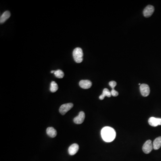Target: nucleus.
<instances>
[{
    "label": "nucleus",
    "instance_id": "obj_3",
    "mask_svg": "<svg viewBox=\"0 0 161 161\" xmlns=\"http://www.w3.org/2000/svg\"><path fill=\"white\" fill-rule=\"evenodd\" d=\"M73 107L74 104L72 103H68L62 105L59 109L60 112L62 115H64Z\"/></svg>",
    "mask_w": 161,
    "mask_h": 161
},
{
    "label": "nucleus",
    "instance_id": "obj_16",
    "mask_svg": "<svg viewBox=\"0 0 161 161\" xmlns=\"http://www.w3.org/2000/svg\"><path fill=\"white\" fill-rule=\"evenodd\" d=\"M54 74L56 78H62L64 76V73L63 72L60 70L55 71Z\"/></svg>",
    "mask_w": 161,
    "mask_h": 161
},
{
    "label": "nucleus",
    "instance_id": "obj_15",
    "mask_svg": "<svg viewBox=\"0 0 161 161\" xmlns=\"http://www.w3.org/2000/svg\"><path fill=\"white\" fill-rule=\"evenodd\" d=\"M58 89V86L57 83L54 81L51 82V83L50 88L51 92L52 93L55 92L57 91Z\"/></svg>",
    "mask_w": 161,
    "mask_h": 161
},
{
    "label": "nucleus",
    "instance_id": "obj_2",
    "mask_svg": "<svg viewBox=\"0 0 161 161\" xmlns=\"http://www.w3.org/2000/svg\"><path fill=\"white\" fill-rule=\"evenodd\" d=\"M72 55L74 60L77 63H80L83 61V50L80 47L75 48L72 52Z\"/></svg>",
    "mask_w": 161,
    "mask_h": 161
},
{
    "label": "nucleus",
    "instance_id": "obj_5",
    "mask_svg": "<svg viewBox=\"0 0 161 161\" xmlns=\"http://www.w3.org/2000/svg\"><path fill=\"white\" fill-rule=\"evenodd\" d=\"M140 92L143 96L147 97L150 94V88L146 84H141L140 87Z\"/></svg>",
    "mask_w": 161,
    "mask_h": 161
},
{
    "label": "nucleus",
    "instance_id": "obj_4",
    "mask_svg": "<svg viewBox=\"0 0 161 161\" xmlns=\"http://www.w3.org/2000/svg\"><path fill=\"white\" fill-rule=\"evenodd\" d=\"M153 145L152 143V141L151 140H148L146 141V142L144 143L143 145V147H142V150L143 152L146 154H148L153 150Z\"/></svg>",
    "mask_w": 161,
    "mask_h": 161
},
{
    "label": "nucleus",
    "instance_id": "obj_18",
    "mask_svg": "<svg viewBox=\"0 0 161 161\" xmlns=\"http://www.w3.org/2000/svg\"><path fill=\"white\" fill-rule=\"evenodd\" d=\"M112 95L114 97H116L119 95L118 92L115 90V89H112L111 91Z\"/></svg>",
    "mask_w": 161,
    "mask_h": 161
},
{
    "label": "nucleus",
    "instance_id": "obj_14",
    "mask_svg": "<svg viewBox=\"0 0 161 161\" xmlns=\"http://www.w3.org/2000/svg\"><path fill=\"white\" fill-rule=\"evenodd\" d=\"M112 96L111 92L110 91H109L108 89L107 88L104 89L103 90V93L102 95H101L99 96V99L100 100H103L104 99L105 97L107 96L108 97H111Z\"/></svg>",
    "mask_w": 161,
    "mask_h": 161
},
{
    "label": "nucleus",
    "instance_id": "obj_9",
    "mask_svg": "<svg viewBox=\"0 0 161 161\" xmlns=\"http://www.w3.org/2000/svg\"><path fill=\"white\" fill-rule=\"evenodd\" d=\"M80 87L84 89H88L90 88L92 86V83L90 80H83L79 82Z\"/></svg>",
    "mask_w": 161,
    "mask_h": 161
},
{
    "label": "nucleus",
    "instance_id": "obj_13",
    "mask_svg": "<svg viewBox=\"0 0 161 161\" xmlns=\"http://www.w3.org/2000/svg\"><path fill=\"white\" fill-rule=\"evenodd\" d=\"M10 16V13L9 11H6L4 12L0 18V23L2 24L5 22L6 20L9 18Z\"/></svg>",
    "mask_w": 161,
    "mask_h": 161
},
{
    "label": "nucleus",
    "instance_id": "obj_7",
    "mask_svg": "<svg viewBox=\"0 0 161 161\" xmlns=\"http://www.w3.org/2000/svg\"><path fill=\"white\" fill-rule=\"evenodd\" d=\"M149 124L153 127H157L161 125V118H157L151 117L148 120Z\"/></svg>",
    "mask_w": 161,
    "mask_h": 161
},
{
    "label": "nucleus",
    "instance_id": "obj_11",
    "mask_svg": "<svg viewBox=\"0 0 161 161\" xmlns=\"http://www.w3.org/2000/svg\"><path fill=\"white\" fill-rule=\"evenodd\" d=\"M48 136L54 138L56 137L57 135V132L54 128L53 127H48L47 128L46 130Z\"/></svg>",
    "mask_w": 161,
    "mask_h": 161
},
{
    "label": "nucleus",
    "instance_id": "obj_12",
    "mask_svg": "<svg viewBox=\"0 0 161 161\" xmlns=\"http://www.w3.org/2000/svg\"><path fill=\"white\" fill-rule=\"evenodd\" d=\"M153 148L155 150H158L161 147V137H157L153 142Z\"/></svg>",
    "mask_w": 161,
    "mask_h": 161
},
{
    "label": "nucleus",
    "instance_id": "obj_17",
    "mask_svg": "<svg viewBox=\"0 0 161 161\" xmlns=\"http://www.w3.org/2000/svg\"><path fill=\"white\" fill-rule=\"evenodd\" d=\"M109 86L111 87V88H112V89H114L115 87L116 86L117 83H116L115 81L112 80V81H111V82L109 83Z\"/></svg>",
    "mask_w": 161,
    "mask_h": 161
},
{
    "label": "nucleus",
    "instance_id": "obj_1",
    "mask_svg": "<svg viewBox=\"0 0 161 161\" xmlns=\"http://www.w3.org/2000/svg\"><path fill=\"white\" fill-rule=\"evenodd\" d=\"M101 136L105 141L110 142L115 139L116 133L114 129L113 128L110 127H105L102 129Z\"/></svg>",
    "mask_w": 161,
    "mask_h": 161
},
{
    "label": "nucleus",
    "instance_id": "obj_6",
    "mask_svg": "<svg viewBox=\"0 0 161 161\" xmlns=\"http://www.w3.org/2000/svg\"><path fill=\"white\" fill-rule=\"evenodd\" d=\"M154 11V7L151 5H148L145 8L143 11V14L145 18L150 17Z\"/></svg>",
    "mask_w": 161,
    "mask_h": 161
},
{
    "label": "nucleus",
    "instance_id": "obj_19",
    "mask_svg": "<svg viewBox=\"0 0 161 161\" xmlns=\"http://www.w3.org/2000/svg\"><path fill=\"white\" fill-rule=\"evenodd\" d=\"M55 72V70H53V71H51V73H54Z\"/></svg>",
    "mask_w": 161,
    "mask_h": 161
},
{
    "label": "nucleus",
    "instance_id": "obj_10",
    "mask_svg": "<svg viewBox=\"0 0 161 161\" xmlns=\"http://www.w3.org/2000/svg\"><path fill=\"white\" fill-rule=\"evenodd\" d=\"M79 148V147L78 144L76 143L72 144L68 148V151L69 154L70 155H75L78 151Z\"/></svg>",
    "mask_w": 161,
    "mask_h": 161
},
{
    "label": "nucleus",
    "instance_id": "obj_8",
    "mask_svg": "<svg viewBox=\"0 0 161 161\" xmlns=\"http://www.w3.org/2000/svg\"><path fill=\"white\" fill-rule=\"evenodd\" d=\"M85 118V114L83 112H80L78 116L74 118V121L75 124H82Z\"/></svg>",
    "mask_w": 161,
    "mask_h": 161
}]
</instances>
